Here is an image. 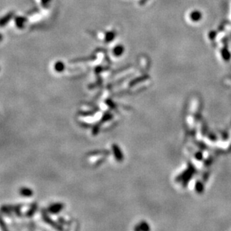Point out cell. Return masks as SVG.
I'll return each instance as SVG.
<instances>
[{
    "label": "cell",
    "mask_w": 231,
    "mask_h": 231,
    "mask_svg": "<svg viewBox=\"0 0 231 231\" xmlns=\"http://www.w3.org/2000/svg\"><path fill=\"white\" fill-rule=\"evenodd\" d=\"M64 208V205L61 203H53V204L50 205V207H49L48 210L50 213H51L52 214H57L59 212H61Z\"/></svg>",
    "instance_id": "obj_1"
},
{
    "label": "cell",
    "mask_w": 231,
    "mask_h": 231,
    "mask_svg": "<svg viewBox=\"0 0 231 231\" xmlns=\"http://www.w3.org/2000/svg\"><path fill=\"white\" fill-rule=\"evenodd\" d=\"M112 150H113L114 154H115V159L118 162H122L124 159V155L122 154V151L120 149L117 144H112Z\"/></svg>",
    "instance_id": "obj_2"
},
{
    "label": "cell",
    "mask_w": 231,
    "mask_h": 231,
    "mask_svg": "<svg viewBox=\"0 0 231 231\" xmlns=\"http://www.w3.org/2000/svg\"><path fill=\"white\" fill-rule=\"evenodd\" d=\"M20 194L23 197H31L33 195V191L29 188L22 187L20 188Z\"/></svg>",
    "instance_id": "obj_3"
},
{
    "label": "cell",
    "mask_w": 231,
    "mask_h": 231,
    "mask_svg": "<svg viewBox=\"0 0 231 231\" xmlns=\"http://www.w3.org/2000/svg\"><path fill=\"white\" fill-rule=\"evenodd\" d=\"M149 229V225L145 221H142L140 224H138V227H137L135 228V230H148Z\"/></svg>",
    "instance_id": "obj_4"
},
{
    "label": "cell",
    "mask_w": 231,
    "mask_h": 231,
    "mask_svg": "<svg viewBox=\"0 0 231 231\" xmlns=\"http://www.w3.org/2000/svg\"><path fill=\"white\" fill-rule=\"evenodd\" d=\"M64 66L62 62H57L55 65V69L57 72H61L64 70Z\"/></svg>",
    "instance_id": "obj_5"
}]
</instances>
